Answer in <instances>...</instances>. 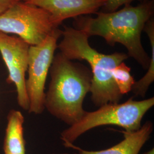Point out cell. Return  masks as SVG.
Returning a JSON list of instances; mask_svg holds the SVG:
<instances>
[{
    "label": "cell",
    "instance_id": "cell-1",
    "mask_svg": "<svg viewBox=\"0 0 154 154\" xmlns=\"http://www.w3.org/2000/svg\"><path fill=\"white\" fill-rule=\"evenodd\" d=\"M154 12V0L143 1L136 6L127 4L119 11L97 13L95 17H77L75 28L82 30L88 37L103 38L110 46L121 44L126 48L128 56L146 70L151 58L143 48L141 34Z\"/></svg>",
    "mask_w": 154,
    "mask_h": 154
},
{
    "label": "cell",
    "instance_id": "cell-2",
    "mask_svg": "<svg viewBox=\"0 0 154 154\" xmlns=\"http://www.w3.org/2000/svg\"><path fill=\"white\" fill-rule=\"evenodd\" d=\"M49 73L45 109L70 126L86 112L83 104L90 92L92 73L86 66L67 58L60 52L54 55Z\"/></svg>",
    "mask_w": 154,
    "mask_h": 154
},
{
    "label": "cell",
    "instance_id": "cell-3",
    "mask_svg": "<svg viewBox=\"0 0 154 154\" xmlns=\"http://www.w3.org/2000/svg\"><path fill=\"white\" fill-rule=\"evenodd\" d=\"M62 39L57 48L70 60L86 61L91 69V98L96 106L119 103L123 95L119 93L112 76L116 66L128 59L125 53L116 52L104 54L93 48L88 35L76 28L65 26L62 30Z\"/></svg>",
    "mask_w": 154,
    "mask_h": 154
},
{
    "label": "cell",
    "instance_id": "cell-4",
    "mask_svg": "<svg viewBox=\"0 0 154 154\" xmlns=\"http://www.w3.org/2000/svg\"><path fill=\"white\" fill-rule=\"evenodd\" d=\"M132 97L122 103H107L98 110L86 111L81 119L61 133L63 145L73 143L81 135L95 127L107 125L135 131L141 126L144 115L154 105V98L135 100Z\"/></svg>",
    "mask_w": 154,
    "mask_h": 154
},
{
    "label": "cell",
    "instance_id": "cell-5",
    "mask_svg": "<svg viewBox=\"0 0 154 154\" xmlns=\"http://www.w3.org/2000/svg\"><path fill=\"white\" fill-rule=\"evenodd\" d=\"M57 28L47 11L23 1L0 15V31L15 34L30 46L39 44Z\"/></svg>",
    "mask_w": 154,
    "mask_h": 154
},
{
    "label": "cell",
    "instance_id": "cell-6",
    "mask_svg": "<svg viewBox=\"0 0 154 154\" xmlns=\"http://www.w3.org/2000/svg\"><path fill=\"white\" fill-rule=\"evenodd\" d=\"M62 30L56 29L39 44L30 46L28 52V78L26 90L29 113L39 115L45 109V87Z\"/></svg>",
    "mask_w": 154,
    "mask_h": 154
},
{
    "label": "cell",
    "instance_id": "cell-7",
    "mask_svg": "<svg viewBox=\"0 0 154 154\" xmlns=\"http://www.w3.org/2000/svg\"><path fill=\"white\" fill-rule=\"evenodd\" d=\"M30 45L19 37L10 36L0 31V53L8 71L7 82L16 88L17 102L25 111L29 102L26 90V72L28 70Z\"/></svg>",
    "mask_w": 154,
    "mask_h": 154
},
{
    "label": "cell",
    "instance_id": "cell-8",
    "mask_svg": "<svg viewBox=\"0 0 154 154\" xmlns=\"http://www.w3.org/2000/svg\"><path fill=\"white\" fill-rule=\"evenodd\" d=\"M47 11L58 28L64 20L95 13L103 8L106 0H23Z\"/></svg>",
    "mask_w": 154,
    "mask_h": 154
},
{
    "label": "cell",
    "instance_id": "cell-9",
    "mask_svg": "<svg viewBox=\"0 0 154 154\" xmlns=\"http://www.w3.org/2000/svg\"><path fill=\"white\" fill-rule=\"evenodd\" d=\"M153 131V124L146 122L142 126L135 131H122L124 139L115 146L109 149L100 151H88L81 149L69 143L64 145L67 148H72L78 151L75 154H139L144 144L149 140Z\"/></svg>",
    "mask_w": 154,
    "mask_h": 154
},
{
    "label": "cell",
    "instance_id": "cell-10",
    "mask_svg": "<svg viewBox=\"0 0 154 154\" xmlns=\"http://www.w3.org/2000/svg\"><path fill=\"white\" fill-rule=\"evenodd\" d=\"M23 123L24 116L21 111L9 112L4 142V154H25Z\"/></svg>",
    "mask_w": 154,
    "mask_h": 154
},
{
    "label": "cell",
    "instance_id": "cell-11",
    "mask_svg": "<svg viewBox=\"0 0 154 154\" xmlns=\"http://www.w3.org/2000/svg\"><path fill=\"white\" fill-rule=\"evenodd\" d=\"M148 36L151 47V57L147 73L138 82H135L132 90L134 97L140 96L144 97L149 90V86L154 80V21L151 18L146 24L143 30Z\"/></svg>",
    "mask_w": 154,
    "mask_h": 154
},
{
    "label": "cell",
    "instance_id": "cell-12",
    "mask_svg": "<svg viewBox=\"0 0 154 154\" xmlns=\"http://www.w3.org/2000/svg\"><path fill=\"white\" fill-rule=\"evenodd\" d=\"M130 72V67L127 66L124 62L116 66L112 71L114 81L122 95L130 92L135 82Z\"/></svg>",
    "mask_w": 154,
    "mask_h": 154
},
{
    "label": "cell",
    "instance_id": "cell-13",
    "mask_svg": "<svg viewBox=\"0 0 154 154\" xmlns=\"http://www.w3.org/2000/svg\"><path fill=\"white\" fill-rule=\"evenodd\" d=\"M137 0H106V3L105 4L103 8V12L110 13L113 12L118 10V9L122 5H125L127 4H130L132 1ZM146 1L150 0H138Z\"/></svg>",
    "mask_w": 154,
    "mask_h": 154
},
{
    "label": "cell",
    "instance_id": "cell-14",
    "mask_svg": "<svg viewBox=\"0 0 154 154\" xmlns=\"http://www.w3.org/2000/svg\"><path fill=\"white\" fill-rule=\"evenodd\" d=\"M23 0H0V15L17 2Z\"/></svg>",
    "mask_w": 154,
    "mask_h": 154
},
{
    "label": "cell",
    "instance_id": "cell-15",
    "mask_svg": "<svg viewBox=\"0 0 154 154\" xmlns=\"http://www.w3.org/2000/svg\"><path fill=\"white\" fill-rule=\"evenodd\" d=\"M143 154H154V148L151 149H150L149 151H147V152H144V153Z\"/></svg>",
    "mask_w": 154,
    "mask_h": 154
}]
</instances>
